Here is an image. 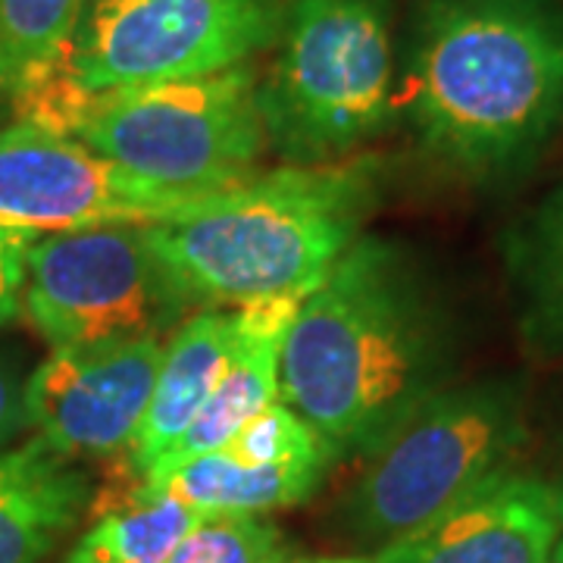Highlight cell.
<instances>
[{"mask_svg":"<svg viewBox=\"0 0 563 563\" xmlns=\"http://www.w3.org/2000/svg\"><path fill=\"white\" fill-rule=\"evenodd\" d=\"M454 335L398 244L363 235L307 295L282 351V401L335 457H369L448 388Z\"/></svg>","mask_w":563,"mask_h":563,"instance_id":"6da1fadb","label":"cell"},{"mask_svg":"<svg viewBox=\"0 0 563 563\" xmlns=\"http://www.w3.org/2000/svg\"><path fill=\"white\" fill-rule=\"evenodd\" d=\"M404 98L417 139L444 166L473 179L523 166L563 120V3L422 0Z\"/></svg>","mask_w":563,"mask_h":563,"instance_id":"7a4b0ae2","label":"cell"},{"mask_svg":"<svg viewBox=\"0 0 563 563\" xmlns=\"http://www.w3.org/2000/svg\"><path fill=\"white\" fill-rule=\"evenodd\" d=\"M383 195V163L344 157L285 166L220 191L195 213L144 225V239L191 310L307 298Z\"/></svg>","mask_w":563,"mask_h":563,"instance_id":"3957f363","label":"cell"},{"mask_svg":"<svg viewBox=\"0 0 563 563\" xmlns=\"http://www.w3.org/2000/svg\"><path fill=\"white\" fill-rule=\"evenodd\" d=\"M266 144L291 166L351 157L395 110L391 0H288L257 79Z\"/></svg>","mask_w":563,"mask_h":563,"instance_id":"277c9868","label":"cell"},{"mask_svg":"<svg viewBox=\"0 0 563 563\" xmlns=\"http://www.w3.org/2000/svg\"><path fill=\"white\" fill-rule=\"evenodd\" d=\"M257 69L244 63L195 79L103 95L76 91L54 132L73 135L132 176L185 191H225L254 176L266 144Z\"/></svg>","mask_w":563,"mask_h":563,"instance_id":"5b68a950","label":"cell"},{"mask_svg":"<svg viewBox=\"0 0 563 563\" xmlns=\"http://www.w3.org/2000/svg\"><path fill=\"white\" fill-rule=\"evenodd\" d=\"M523 442L517 385H448L366 457L361 479L347 492V526L385 544L410 536L507 473Z\"/></svg>","mask_w":563,"mask_h":563,"instance_id":"8992f818","label":"cell"},{"mask_svg":"<svg viewBox=\"0 0 563 563\" xmlns=\"http://www.w3.org/2000/svg\"><path fill=\"white\" fill-rule=\"evenodd\" d=\"M288 0H88L60 76L81 95L195 79L254 63Z\"/></svg>","mask_w":563,"mask_h":563,"instance_id":"52a82bcc","label":"cell"},{"mask_svg":"<svg viewBox=\"0 0 563 563\" xmlns=\"http://www.w3.org/2000/svg\"><path fill=\"white\" fill-rule=\"evenodd\" d=\"M20 310L51 347H81L163 339L191 307L151 251L144 225H98L29 244Z\"/></svg>","mask_w":563,"mask_h":563,"instance_id":"ba28073f","label":"cell"},{"mask_svg":"<svg viewBox=\"0 0 563 563\" xmlns=\"http://www.w3.org/2000/svg\"><path fill=\"white\" fill-rule=\"evenodd\" d=\"M217 195L132 176L79 139L35 122L0 129V232L29 242L98 225H157Z\"/></svg>","mask_w":563,"mask_h":563,"instance_id":"9c48e42d","label":"cell"},{"mask_svg":"<svg viewBox=\"0 0 563 563\" xmlns=\"http://www.w3.org/2000/svg\"><path fill=\"white\" fill-rule=\"evenodd\" d=\"M161 357L157 335L54 347L25 379L29 426L69 461L129 451L147 413Z\"/></svg>","mask_w":563,"mask_h":563,"instance_id":"30bf717a","label":"cell"},{"mask_svg":"<svg viewBox=\"0 0 563 563\" xmlns=\"http://www.w3.org/2000/svg\"><path fill=\"white\" fill-rule=\"evenodd\" d=\"M561 532L558 488L507 470L432 523L385 544L376 563H542Z\"/></svg>","mask_w":563,"mask_h":563,"instance_id":"8fae6325","label":"cell"},{"mask_svg":"<svg viewBox=\"0 0 563 563\" xmlns=\"http://www.w3.org/2000/svg\"><path fill=\"white\" fill-rule=\"evenodd\" d=\"M303 298H269L235 307V339L220 379L176 448L154 466L222 451L263 407L282 401V351ZM151 466V470H154Z\"/></svg>","mask_w":563,"mask_h":563,"instance_id":"7c38bea8","label":"cell"},{"mask_svg":"<svg viewBox=\"0 0 563 563\" xmlns=\"http://www.w3.org/2000/svg\"><path fill=\"white\" fill-rule=\"evenodd\" d=\"M88 498V476L38 435L0 451V563H44Z\"/></svg>","mask_w":563,"mask_h":563,"instance_id":"4fadbf2b","label":"cell"},{"mask_svg":"<svg viewBox=\"0 0 563 563\" xmlns=\"http://www.w3.org/2000/svg\"><path fill=\"white\" fill-rule=\"evenodd\" d=\"M232 339H235V310L207 307L181 320L179 329L169 335V342L163 344L151 404L139 435L129 448V457L141 473L161 463L188 432V426L198 420L232 351Z\"/></svg>","mask_w":563,"mask_h":563,"instance_id":"5bb4252c","label":"cell"},{"mask_svg":"<svg viewBox=\"0 0 563 563\" xmlns=\"http://www.w3.org/2000/svg\"><path fill=\"white\" fill-rule=\"evenodd\" d=\"M329 463L251 466L225 451L163 463L144 473V492L166 495L207 514H269L307 501L322 483Z\"/></svg>","mask_w":563,"mask_h":563,"instance_id":"9a60e30c","label":"cell"},{"mask_svg":"<svg viewBox=\"0 0 563 563\" xmlns=\"http://www.w3.org/2000/svg\"><path fill=\"white\" fill-rule=\"evenodd\" d=\"M207 517L213 514L139 485L85 529L63 563H166L176 544Z\"/></svg>","mask_w":563,"mask_h":563,"instance_id":"2e32d148","label":"cell"},{"mask_svg":"<svg viewBox=\"0 0 563 563\" xmlns=\"http://www.w3.org/2000/svg\"><path fill=\"white\" fill-rule=\"evenodd\" d=\"M88 0H0V95L16 103L63 69Z\"/></svg>","mask_w":563,"mask_h":563,"instance_id":"e0dca14e","label":"cell"},{"mask_svg":"<svg viewBox=\"0 0 563 563\" xmlns=\"http://www.w3.org/2000/svg\"><path fill=\"white\" fill-rule=\"evenodd\" d=\"M526 295V329L536 342L563 351V185L526 222L517 242Z\"/></svg>","mask_w":563,"mask_h":563,"instance_id":"ac0fdd59","label":"cell"},{"mask_svg":"<svg viewBox=\"0 0 563 563\" xmlns=\"http://www.w3.org/2000/svg\"><path fill=\"white\" fill-rule=\"evenodd\" d=\"M166 563H291V542L261 514H213L176 544Z\"/></svg>","mask_w":563,"mask_h":563,"instance_id":"d6986e66","label":"cell"},{"mask_svg":"<svg viewBox=\"0 0 563 563\" xmlns=\"http://www.w3.org/2000/svg\"><path fill=\"white\" fill-rule=\"evenodd\" d=\"M229 457L251 466H279V463H332L335 454L320 432L285 401L263 407L257 417L222 448Z\"/></svg>","mask_w":563,"mask_h":563,"instance_id":"ffe728a7","label":"cell"},{"mask_svg":"<svg viewBox=\"0 0 563 563\" xmlns=\"http://www.w3.org/2000/svg\"><path fill=\"white\" fill-rule=\"evenodd\" d=\"M29 239L0 232V325L20 313L22 279H25V251Z\"/></svg>","mask_w":563,"mask_h":563,"instance_id":"44dd1931","label":"cell"},{"mask_svg":"<svg viewBox=\"0 0 563 563\" xmlns=\"http://www.w3.org/2000/svg\"><path fill=\"white\" fill-rule=\"evenodd\" d=\"M25 426V376L20 373V363L0 354V448L13 442Z\"/></svg>","mask_w":563,"mask_h":563,"instance_id":"7402d4cb","label":"cell"},{"mask_svg":"<svg viewBox=\"0 0 563 563\" xmlns=\"http://www.w3.org/2000/svg\"><path fill=\"white\" fill-rule=\"evenodd\" d=\"M542 563H563V532H561V539L554 542V548L548 551V558H544Z\"/></svg>","mask_w":563,"mask_h":563,"instance_id":"603a6c76","label":"cell"},{"mask_svg":"<svg viewBox=\"0 0 563 563\" xmlns=\"http://www.w3.org/2000/svg\"><path fill=\"white\" fill-rule=\"evenodd\" d=\"M301 563H376V558H329V561H301Z\"/></svg>","mask_w":563,"mask_h":563,"instance_id":"cb8c5ba5","label":"cell"},{"mask_svg":"<svg viewBox=\"0 0 563 563\" xmlns=\"http://www.w3.org/2000/svg\"><path fill=\"white\" fill-rule=\"evenodd\" d=\"M558 501H561V520H563V488L558 492Z\"/></svg>","mask_w":563,"mask_h":563,"instance_id":"d4e9b609","label":"cell"}]
</instances>
